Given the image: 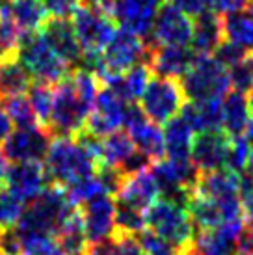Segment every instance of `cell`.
Instances as JSON below:
<instances>
[{
  "mask_svg": "<svg viewBox=\"0 0 253 255\" xmlns=\"http://www.w3.org/2000/svg\"><path fill=\"white\" fill-rule=\"evenodd\" d=\"M99 162L75 136H56L45 156V170L52 184L67 188L80 179L93 175Z\"/></svg>",
  "mask_w": 253,
  "mask_h": 255,
  "instance_id": "1",
  "label": "cell"
},
{
  "mask_svg": "<svg viewBox=\"0 0 253 255\" xmlns=\"http://www.w3.org/2000/svg\"><path fill=\"white\" fill-rule=\"evenodd\" d=\"M78 211L69 199L65 188L50 184L39 198H35L28 207H24L21 218L15 224L17 231H41L58 235L69 224Z\"/></svg>",
  "mask_w": 253,
  "mask_h": 255,
  "instance_id": "2",
  "label": "cell"
},
{
  "mask_svg": "<svg viewBox=\"0 0 253 255\" xmlns=\"http://www.w3.org/2000/svg\"><path fill=\"white\" fill-rule=\"evenodd\" d=\"M93 103L78 92L71 73L54 84L49 130L54 136H77L86 128Z\"/></svg>",
  "mask_w": 253,
  "mask_h": 255,
  "instance_id": "3",
  "label": "cell"
},
{
  "mask_svg": "<svg viewBox=\"0 0 253 255\" xmlns=\"http://www.w3.org/2000/svg\"><path fill=\"white\" fill-rule=\"evenodd\" d=\"M147 43L141 37L134 36L130 32L120 28L116 30L110 43L105 47L97 58V64L93 67V75L97 77L99 84H110L114 78H118L121 73L130 69L132 65L147 60Z\"/></svg>",
  "mask_w": 253,
  "mask_h": 255,
  "instance_id": "4",
  "label": "cell"
},
{
  "mask_svg": "<svg viewBox=\"0 0 253 255\" xmlns=\"http://www.w3.org/2000/svg\"><path fill=\"white\" fill-rule=\"evenodd\" d=\"M17 60L30 73L32 80H37V82L56 84L71 73L62 58L50 49L47 39L43 37L41 30L22 32L21 43L17 49Z\"/></svg>",
  "mask_w": 253,
  "mask_h": 255,
  "instance_id": "5",
  "label": "cell"
},
{
  "mask_svg": "<svg viewBox=\"0 0 253 255\" xmlns=\"http://www.w3.org/2000/svg\"><path fill=\"white\" fill-rule=\"evenodd\" d=\"M181 88L188 101H220L231 92L229 73L214 56H196L181 77Z\"/></svg>",
  "mask_w": 253,
  "mask_h": 255,
  "instance_id": "6",
  "label": "cell"
},
{
  "mask_svg": "<svg viewBox=\"0 0 253 255\" xmlns=\"http://www.w3.org/2000/svg\"><path fill=\"white\" fill-rule=\"evenodd\" d=\"M145 226L149 231L175 244L179 250H186L194 241L196 227L190 218L188 207L171 199H156L145 213Z\"/></svg>",
  "mask_w": 253,
  "mask_h": 255,
  "instance_id": "7",
  "label": "cell"
},
{
  "mask_svg": "<svg viewBox=\"0 0 253 255\" xmlns=\"http://www.w3.org/2000/svg\"><path fill=\"white\" fill-rule=\"evenodd\" d=\"M151 173L156 181L162 198L177 201L188 207L194 196L201 171L192 162V158H169L162 156L160 160L153 162Z\"/></svg>",
  "mask_w": 253,
  "mask_h": 255,
  "instance_id": "8",
  "label": "cell"
},
{
  "mask_svg": "<svg viewBox=\"0 0 253 255\" xmlns=\"http://www.w3.org/2000/svg\"><path fill=\"white\" fill-rule=\"evenodd\" d=\"M184 92L179 80L155 77L149 80L145 92L140 97V108L145 118L158 125L168 123L179 116L184 105Z\"/></svg>",
  "mask_w": 253,
  "mask_h": 255,
  "instance_id": "9",
  "label": "cell"
},
{
  "mask_svg": "<svg viewBox=\"0 0 253 255\" xmlns=\"http://www.w3.org/2000/svg\"><path fill=\"white\" fill-rule=\"evenodd\" d=\"M52 142L49 128L39 125L15 128L2 142V153L9 162H43Z\"/></svg>",
  "mask_w": 253,
  "mask_h": 255,
  "instance_id": "10",
  "label": "cell"
},
{
  "mask_svg": "<svg viewBox=\"0 0 253 255\" xmlns=\"http://www.w3.org/2000/svg\"><path fill=\"white\" fill-rule=\"evenodd\" d=\"M128 107H130L128 101L118 95L112 88L103 86V90H99L97 97H95L92 114L86 123V130L95 136H101V138L120 130L125 125Z\"/></svg>",
  "mask_w": 253,
  "mask_h": 255,
  "instance_id": "11",
  "label": "cell"
},
{
  "mask_svg": "<svg viewBox=\"0 0 253 255\" xmlns=\"http://www.w3.org/2000/svg\"><path fill=\"white\" fill-rule=\"evenodd\" d=\"M73 30L84 54H101L116 34L114 19L80 6L73 15Z\"/></svg>",
  "mask_w": 253,
  "mask_h": 255,
  "instance_id": "12",
  "label": "cell"
},
{
  "mask_svg": "<svg viewBox=\"0 0 253 255\" xmlns=\"http://www.w3.org/2000/svg\"><path fill=\"white\" fill-rule=\"evenodd\" d=\"M2 183L21 203H32L49 186L50 179L43 162H13L6 168Z\"/></svg>",
  "mask_w": 253,
  "mask_h": 255,
  "instance_id": "13",
  "label": "cell"
},
{
  "mask_svg": "<svg viewBox=\"0 0 253 255\" xmlns=\"http://www.w3.org/2000/svg\"><path fill=\"white\" fill-rule=\"evenodd\" d=\"M123 127H125L126 134L130 136L136 151L143 153L153 162L160 160L164 156V132L158 123L145 118L140 105L130 103Z\"/></svg>",
  "mask_w": 253,
  "mask_h": 255,
  "instance_id": "14",
  "label": "cell"
},
{
  "mask_svg": "<svg viewBox=\"0 0 253 255\" xmlns=\"http://www.w3.org/2000/svg\"><path fill=\"white\" fill-rule=\"evenodd\" d=\"M194 21L181 9L164 2L155 15L147 45H188Z\"/></svg>",
  "mask_w": 253,
  "mask_h": 255,
  "instance_id": "15",
  "label": "cell"
},
{
  "mask_svg": "<svg viewBox=\"0 0 253 255\" xmlns=\"http://www.w3.org/2000/svg\"><path fill=\"white\" fill-rule=\"evenodd\" d=\"M82 229L88 242H101L116 235V199L110 194H103L86 201L82 205Z\"/></svg>",
  "mask_w": 253,
  "mask_h": 255,
  "instance_id": "16",
  "label": "cell"
},
{
  "mask_svg": "<svg viewBox=\"0 0 253 255\" xmlns=\"http://www.w3.org/2000/svg\"><path fill=\"white\" fill-rule=\"evenodd\" d=\"M162 4L164 0H118L112 19L120 24V28L147 41L155 15Z\"/></svg>",
  "mask_w": 253,
  "mask_h": 255,
  "instance_id": "17",
  "label": "cell"
},
{
  "mask_svg": "<svg viewBox=\"0 0 253 255\" xmlns=\"http://www.w3.org/2000/svg\"><path fill=\"white\" fill-rule=\"evenodd\" d=\"M147 47L145 64L149 65L153 75L162 78L179 80L196 60V54L188 45H147Z\"/></svg>",
  "mask_w": 253,
  "mask_h": 255,
  "instance_id": "18",
  "label": "cell"
},
{
  "mask_svg": "<svg viewBox=\"0 0 253 255\" xmlns=\"http://www.w3.org/2000/svg\"><path fill=\"white\" fill-rule=\"evenodd\" d=\"M246 226V218L222 224L211 229H199L194 235L192 250L197 255H231L239 248V239Z\"/></svg>",
  "mask_w": 253,
  "mask_h": 255,
  "instance_id": "19",
  "label": "cell"
},
{
  "mask_svg": "<svg viewBox=\"0 0 253 255\" xmlns=\"http://www.w3.org/2000/svg\"><path fill=\"white\" fill-rule=\"evenodd\" d=\"M41 34L50 45V49L62 58L63 64L67 65L69 69H80L84 50L78 43L77 34L73 30V24L67 19L49 17L41 26Z\"/></svg>",
  "mask_w": 253,
  "mask_h": 255,
  "instance_id": "20",
  "label": "cell"
},
{
  "mask_svg": "<svg viewBox=\"0 0 253 255\" xmlns=\"http://www.w3.org/2000/svg\"><path fill=\"white\" fill-rule=\"evenodd\" d=\"M227 147H229V136L225 134L224 130L201 132L194 138L190 158L201 173L222 170L225 168Z\"/></svg>",
  "mask_w": 253,
  "mask_h": 255,
  "instance_id": "21",
  "label": "cell"
},
{
  "mask_svg": "<svg viewBox=\"0 0 253 255\" xmlns=\"http://www.w3.org/2000/svg\"><path fill=\"white\" fill-rule=\"evenodd\" d=\"M158 186L153 177V173L149 170L140 171L136 175H128L125 177L121 184L120 192L116 194V201L130 205L134 209H140L143 213H147V209L156 201L158 198Z\"/></svg>",
  "mask_w": 253,
  "mask_h": 255,
  "instance_id": "22",
  "label": "cell"
},
{
  "mask_svg": "<svg viewBox=\"0 0 253 255\" xmlns=\"http://www.w3.org/2000/svg\"><path fill=\"white\" fill-rule=\"evenodd\" d=\"M224 41V24L222 17L207 9L194 19V28L190 37V49L196 56H211Z\"/></svg>",
  "mask_w": 253,
  "mask_h": 255,
  "instance_id": "23",
  "label": "cell"
},
{
  "mask_svg": "<svg viewBox=\"0 0 253 255\" xmlns=\"http://www.w3.org/2000/svg\"><path fill=\"white\" fill-rule=\"evenodd\" d=\"M194 194L214 201L237 199L240 198V175L227 168L201 173Z\"/></svg>",
  "mask_w": 253,
  "mask_h": 255,
  "instance_id": "24",
  "label": "cell"
},
{
  "mask_svg": "<svg viewBox=\"0 0 253 255\" xmlns=\"http://www.w3.org/2000/svg\"><path fill=\"white\" fill-rule=\"evenodd\" d=\"M179 116L183 118L194 134L222 130V99L220 101H188Z\"/></svg>",
  "mask_w": 253,
  "mask_h": 255,
  "instance_id": "25",
  "label": "cell"
},
{
  "mask_svg": "<svg viewBox=\"0 0 253 255\" xmlns=\"http://www.w3.org/2000/svg\"><path fill=\"white\" fill-rule=\"evenodd\" d=\"M252 118L246 93L231 90L222 99V130L229 138L244 136Z\"/></svg>",
  "mask_w": 253,
  "mask_h": 255,
  "instance_id": "26",
  "label": "cell"
},
{
  "mask_svg": "<svg viewBox=\"0 0 253 255\" xmlns=\"http://www.w3.org/2000/svg\"><path fill=\"white\" fill-rule=\"evenodd\" d=\"M222 24L225 41L244 49L248 54H253V4L240 11L225 15Z\"/></svg>",
  "mask_w": 253,
  "mask_h": 255,
  "instance_id": "27",
  "label": "cell"
},
{
  "mask_svg": "<svg viewBox=\"0 0 253 255\" xmlns=\"http://www.w3.org/2000/svg\"><path fill=\"white\" fill-rule=\"evenodd\" d=\"M162 132H164V155L169 158H190L196 134L181 116H175L173 120L164 123Z\"/></svg>",
  "mask_w": 253,
  "mask_h": 255,
  "instance_id": "28",
  "label": "cell"
},
{
  "mask_svg": "<svg viewBox=\"0 0 253 255\" xmlns=\"http://www.w3.org/2000/svg\"><path fill=\"white\" fill-rule=\"evenodd\" d=\"M151 78H153V73L149 69V65L145 62H140V64L132 65L130 69H126L125 73H121L118 78H114L110 84H106V88H112L114 92L121 95L125 101L134 103L145 92Z\"/></svg>",
  "mask_w": 253,
  "mask_h": 255,
  "instance_id": "29",
  "label": "cell"
},
{
  "mask_svg": "<svg viewBox=\"0 0 253 255\" xmlns=\"http://www.w3.org/2000/svg\"><path fill=\"white\" fill-rule=\"evenodd\" d=\"M32 84L30 73L17 60V56L0 60V97L22 95Z\"/></svg>",
  "mask_w": 253,
  "mask_h": 255,
  "instance_id": "30",
  "label": "cell"
},
{
  "mask_svg": "<svg viewBox=\"0 0 253 255\" xmlns=\"http://www.w3.org/2000/svg\"><path fill=\"white\" fill-rule=\"evenodd\" d=\"M7 11L21 32H37L49 19L41 0H9Z\"/></svg>",
  "mask_w": 253,
  "mask_h": 255,
  "instance_id": "31",
  "label": "cell"
},
{
  "mask_svg": "<svg viewBox=\"0 0 253 255\" xmlns=\"http://www.w3.org/2000/svg\"><path fill=\"white\" fill-rule=\"evenodd\" d=\"M136 147H134L130 136L126 134V130H116L110 132L103 138V145H101V162L110 168H118L120 170L123 162L128 156L132 155Z\"/></svg>",
  "mask_w": 253,
  "mask_h": 255,
  "instance_id": "32",
  "label": "cell"
},
{
  "mask_svg": "<svg viewBox=\"0 0 253 255\" xmlns=\"http://www.w3.org/2000/svg\"><path fill=\"white\" fill-rule=\"evenodd\" d=\"M0 108L6 112V116L9 118L11 125H15V128H26L39 125L34 108H32L28 97L24 93L22 95H11V97H2Z\"/></svg>",
  "mask_w": 253,
  "mask_h": 255,
  "instance_id": "33",
  "label": "cell"
},
{
  "mask_svg": "<svg viewBox=\"0 0 253 255\" xmlns=\"http://www.w3.org/2000/svg\"><path fill=\"white\" fill-rule=\"evenodd\" d=\"M17 233L21 239L22 255H63L56 235L41 233V231H17Z\"/></svg>",
  "mask_w": 253,
  "mask_h": 255,
  "instance_id": "34",
  "label": "cell"
},
{
  "mask_svg": "<svg viewBox=\"0 0 253 255\" xmlns=\"http://www.w3.org/2000/svg\"><path fill=\"white\" fill-rule=\"evenodd\" d=\"M28 101L32 108L35 112V118H37V123L41 125L43 128H49V121H50V112H52V95H54V88L52 84H47V82H37L34 80L28 88Z\"/></svg>",
  "mask_w": 253,
  "mask_h": 255,
  "instance_id": "35",
  "label": "cell"
},
{
  "mask_svg": "<svg viewBox=\"0 0 253 255\" xmlns=\"http://www.w3.org/2000/svg\"><path fill=\"white\" fill-rule=\"evenodd\" d=\"M21 36V28L11 19V15L7 11V6L4 9H0V60L17 56Z\"/></svg>",
  "mask_w": 253,
  "mask_h": 255,
  "instance_id": "36",
  "label": "cell"
},
{
  "mask_svg": "<svg viewBox=\"0 0 253 255\" xmlns=\"http://www.w3.org/2000/svg\"><path fill=\"white\" fill-rule=\"evenodd\" d=\"M145 229V213L116 201V233L136 237Z\"/></svg>",
  "mask_w": 253,
  "mask_h": 255,
  "instance_id": "37",
  "label": "cell"
},
{
  "mask_svg": "<svg viewBox=\"0 0 253 255\" xmlns=\"http://www.w3.org/2000/svg\"><path fill=\"white\" fill-rule=\"evenodd\" d=\"M250 147L252 143L248 142L244 136H235L229 138V147H227V158H225V168L242 175L248 168L250 160Z\"/></svg>",
  "mask_w": 253,
  "mask_h": 255,
  "instance_id": "38",
  "label": "cell"
},
{
  "mask_svg": "<svg viewBox=\"0 0 253 255\" xmlns=\"http://www.w3.org/2000/svg\"><path fill=\"white\" fill-rule=\"evenodd\" d=\"M136 239L140 242L141 250L145 255H181L183 250H179L175 244L162 239L160 235L153 233L149 229H143L141 233L136 235Z\"/></svg>",
  "mask_w": 253,
  "mask_h": 255,
  "instance_id": "39",
  "label": "cell"
},
{
  "mask_svg": "<svg viewBox=\"0 0 253 255\" xmlns=\"http://www.w3.org/2000/svg\"><path fill=\"white\" fill-rule=\"evenodd\" d=\"M24 211V203H21L17 198H13L9 192L4 188V184L0 186V227H13Z\"/></svg>",
  "mask_w": 253,
  "mask_h": 255,
  "instance_id": "40",
  "label": "cell"
},
{
  "mask_svg": "<svg viewBox=\"0 0 253 255\" xmlns=\"http://www.w3.org/2000/svg\"><path fill=\"white\" fill-rule=\"evenodd\" d=\"M227 73H229L231 90H237V92L242 93H248L250 90H253V71L248 58L244 62L233 65L231 69H227Z\"/></svg>",
  "mask_w": 253,
  "mask_h": 255,
  "instance_id": "41",
  "label": "cell"
},
{
  "mask_svg": "<svg viewBox=\"0 0 253 255\" xmlns=\"http://www.w3.org/2000/svg\"><path fill=\"white\" fill-rule=\"evenodd\" d=\"M248 56H250V54H248L246 50L237 47V45H233V43L225 41V39L222 41V45H220L218 49L214 50V58L224 65L225 69H231L233 65L244 62Z\"/></svg>",
  "mask_w": 253,
  "mask_h": 255,
  "instance_id": "42",
  "label": "cell"
},
{
  "mask_svg": "<svg viewBox=\"0 0 253 255\" xmlns=\"http://www.w3.org/2000/svg\"><path fill=\"white\" fill-rule=\"evenodd\" d=\"M41 2L47 15L54 19H69L80 7V0H41Z\"/></svg>",
  "mask_w": 253,
  "mask_h": 255,
  "instance_id": "43",
  "label": "cell"
},
{
  "mask_svg": "<svg viewBox=\"0 0 253 255\" xmlns=\"http://www.w3.org/2000/svg\"><path fill=\"white\" fill-rule=\"evenodd\" d=\"M240 199H242V207H244L246 226L253 227V175L248 171L240 175Z\"/></svg>",
  "mask_w": 253,
  "mask_h": 255,
  "instance_id": "44",
  "label": "cell"
},
{
  "mask_svg": "<svg viewBox=\"0 0 253 255\" xmlns=\"http://www.w3.org/2000/svg\"><path fill=\"white\" fill-rule=\"evenodd\" d=\"M112 255H145L140 242L132 235H114V252Z\"/></svg>",
  "mask_w": 253,
  "mask_h": 255,
  "instance_id": "45",
  "label": "cell"
},
{
  "mask_svg": "<svg viewBox=\"0 0 253 255\" xmlns=\"http://www.w3.org/2000/svg\"><path fill=\"white\" fill-rule=\"evenodd\" d=\"M0 254L2 255H22L21 239L15 227H6L2 229L0 235Z\"/></svg>",
  "mask_w": 253,
  "mask_h": 255,
  "instance_id": "46",
  "label": "cell"
},
{
  "mask_svg": "<svg viewBox=\"0 0 253 255\" xmlns=\"http://www.w3.org/2000/svg\"><path fill=\"white\" fill-rule=\"evenodd\" d=\"M252 6V0H209V9L216 15H229Z\"/></svg>",
  "mask_w": 253,
  "mask_h": 255,
  "instance_id": "47",
  "label": "cell"
},
{
  "mask_svg": "<svg viewBox=\"0 0 253 255\" xmlns=\"http://www.w3.org/2000/svg\"><path fill=\"white\" fill-rule=\"evenodd\" d=\"M171 6L181 9L190 19H196L197 15L205 13L209 9V0H168Z\"/></svg>",
  "mask_w": 253,
  "mask_h": 255,
  "instance_id": "48",
  "label": "cell"
},
{
  "mask_svg": "<svg viewBox=\"0 0 253 255\" xmlns=\"http://www.w3.org/2000/svg\"><path fill=\"white\" fill-rule=\"evenodd\" d=\"M116 4H118V0H80V6L88 7L92 11H97L101 15H106L110 19L114 17Z\"/></svg>",
  "mask_w": 253,
  "mask_h": 255,
  "instance_id": "49",
  "label": "cell"
},
{
  "mask_svg": "<svg viewBox=\"0 0 253 255\" xmlns=\"http://www.w3.org/2000/svg\"><path fill=\"white\" fill-rule=\"evenodd\" d=\"M9 132H11V121L6 116V112L0 108V143L9 136Z\"/></svg>",
  "mask_w": 253,
  "mask_h": 255,
  "instance_id": "50",
  "label": "cell"
},
{
  "mask_svg": "<svg viewBox=\"0 0 253 255\" xmlns=\"http://www.w3.org/2000/svg\"><path fill=\"white\" fill-rule=\"evenodd\" d=\"M246 171L253 175V143H252V147H250V160H248V168H246Z\"/></svg>",
  "mask_w": 253,
  "mask_h": 255,
  "instance_id": "51",
  "label": "cell"
},
{
  "mask_svg": "<svg viewBox=\"0 0 253 255\" xmlns=\"http://www.w3.org/2000/svg\"><path fill=\"white\" fill-rule=\"evenodd\" d=\"M248 105H250V112L253 116V90H250V95H248Z\"/></svg>",
  "mask_w": 253,
  "mask_h": 255,
  "instance_id": "52",
  "label": "cell"
},
{
  "mask_svg": "<svg viewBox=\"0 0 253 255\" xmlns=\"http://www.w3.org/2000/svg\"><path fill=\"white\" fill-rule=\"evenodd\" d=\"M181 255H197V254H196V252H194V250H192V244H190L188 248L183 250V254H181Z\"/></svg>",
  "mask_w": 253,
  "mask_h": 255,
  "instance_id": "53",
  "label": "cell"
},
{
  "mask_svg": "<svg viewBox=\"0 0 253 255\" xmlns=\"http://www.w3.org/2000/svg\"><path fill=\"white\" fill-rule=\"evenodd\" d=\"M7 2H9V0H0V9H4V7L7 6Z\"/></svg>",
  "mask_w": 253,
  "mask_h": 255,
  "instance_id": "54",
  "label": "cell"
},
{
  "mask_svg": "<svg viewBox=\"0 0 253 255\" xmlns=\"http://www.w3.org/2000/svg\"><path fill=\"white\" fill-rule=\"evenodd\" d=\"M248 62H250V65H252V71H253V54H250V56H248Z\"/></svg>",
  "mask_w": 253,
  "mask_h": 255,
  "instance_id": "55",
  "label": "cell"
},
{
  "mask_svg": "<svg viewBox=\"0 0 253 255\" xmlns=\"http://www.w3.org/2000/svg\"><path fill=\"white\" fill-rule=\"evenodd\" d=\"M231 255H250V254H246V252H240V250H239V252H233Z\"/></svg>",
  "mask_w": 253,
  "mask_h": 255,
  "instance_id": "56",
  "label": "cell"
},
{
  "mask_svg": "<svg viewBox=\"0 0 253 255\" xmlns=\"http://www.w3.org/2000/svg\"><path fill=\"white\" fill-rule=\"evenodd\" d=\"M0 235H2V227H0Z\"/></svg>",
  "mask_w": 253,
  "mask_h": 255,
  "instance_id": "57",
  "label": "cell"
},
{
  "mask_svg": "<svg viewBox=\"0 0 253 255\" xmlns=\"http://www.w3.org/2000/svg\"><path fill=\"white\" fill-rule=\"evenodd\" d=\"M0 255H2V254H0Z\"/></svg>",
  "mask_w": 253,
  "mask_h": 255,
  "instance_id": "58",
  "label": "cell"
}]
</instances>
